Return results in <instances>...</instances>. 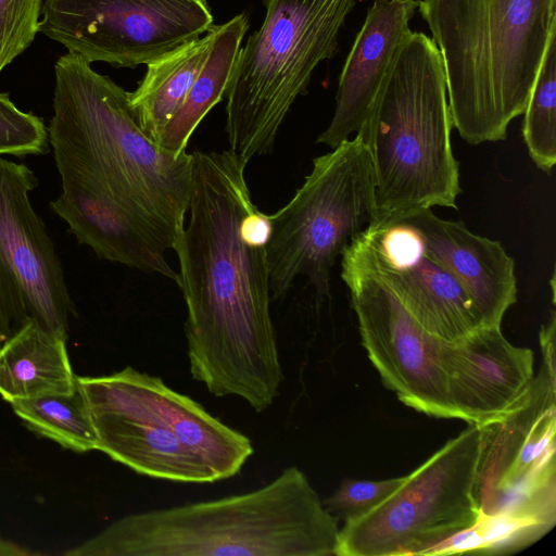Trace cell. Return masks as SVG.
I'll return each mask as SVG.
<instances>
[{"label": "cell", "instance_id": "obj_1", "mask_svg": "<svg viewBox=\"0 0 556 556\" xmlns=\"http://www.w3.org/2000/svg\"><path fill=\"white\" fill-rule=\"evenodd\" d=\"M248 163L231 150L192 153L189 217L174 250L191 377L261 413L285 376L269 309L270 222L252 201Z\"/></svg>", "mask_w": 556, "mask_h": 556}, {"label": "cell", "instance_id": "obj_2", "mask_svg": "<svg viewBox=\"0 0 556 556\" xmlns=\"http://www.w3.org/2000/svg\"><path fill=\"white\" fill-rule=\"evenodd\" d=\"M54 76L48 135L61 180L113 201L161 249L174 250L188 211L192 153L144 135L127 91L81 56L62 55Z\"/></svg>", "mask_w": 556, "mask_h": 556}, {"label": "cell", "instance_id": "obj_3", "mask_svg": "<svg viewBox=\"0 0 556 556\" xmlns=\"http://www.w3.org/2000/svg\"><path fill=\"white\" fill-rule=\"evenodd\" d=\"M337 518L307 476L283 469L253 491L128 514L65 556H336Z\"/></svg>", "mask_w": 556, "mask_h": 556}, {"label": "cell", "instance_id": "obj_4", "mask_svg": "<svg viewBox=\"0 0 556 556\" xmlns=\"http://www.w3.org/2000/svg\"><path fill=\"white\" fill-rule=\"evenodd\" d=\"M438 47L453 127L470 144L506 138L551 40L556 0H419Z\"/></svg>", "mask_w": 556, "mask_h": 556}, {"label": "cell", "instance_id": "obj_5", "mask_svg": "<svg viewBox=\"0 0 556 556\" xmlns=\"http://www.w3.org/2000/svg\"><path fill=\"white\" fill-rule=\"evenodd\" d=\"M440 51L424 33L400 46L361 130L372 165L376 220L456 208L459 166Z\"/></svg>", "mask_w": 556, "mask_h": 556}, {"label": "cell", "instance_id": "obj_6", "mask_svg": "<svg viewBox=\"0 0 556 556\" xmlns=\"http://www.w3.org/2000/svg\"><path fill=\"white\" fill-rule=\"evenodd\" d=\"M262 25L240 48L226 91L229 150L248 161L271 152L317 65L331 59L356 0H263Z\"/></svg>", "mask_w": 556, "mask_h": 556}, {"label": "cell", "instance_id": "obj_7", "mask_svg": "<svg viewBox=\"0 0 556 556\" xmlns=\"http://www.w3.org/2000/svg\"><path fill=\"white\" fill-rule=\"evenodd\" d=\"M268 217L271 300L285 298L301 275L318 300L329 295L338 256L376 220L372 165L362 136L314 159L292 199Z\"/></svg>", "mask_w": 556, "mask_h": 556}, {"label": "cell", "instance_id": "obj_8", "mask_svg": "<svg viewBox=\"0 0 556 556\" xmlns=\"http://www.w3.org/2000/svg\"><path fill=\"white\" fill-rule=\"evenodd\" d=\"M480 430L469 425L366 514L344 521L336 556H425L479 516Z\"/></svg>", "mask_w": 556, "mask_h": 556}, {"label": "cell", "instance_id": "obj_9", "mask_svg": "<svg viewBox=\"0 0 556 556\" xmlns=\"http://www.w3.org/2000/svg\"><path fill=\"white\" fill-rule=\"evenodd\" d=\"M479 513L556 525V372L545 365L497 419L479 427Z\"/></svg>", "mask_w": 556, "mask_h": 556}, {"label": "cell", "instance_id": "obj_10", "mask_svg": "<svg viewBox=\"0 0 556 556\" xmlns=\"http://www.w3.org/2000/svg\"><path fill=\"white\" fill-rule=\"evenodd\" d=\"M359 235L341 254V278L370 362L382 383L406 406L456 419L445 370L448 342L429 334L405 311L374 269Z\"/></svg>", "mask_w": 556, "mask_h": 556}, {"label": "cell", "instance_id": "obj_11", "mask_svg": "<svg viewBox=\"0 0 556 556\" xmlns=\"http://www.w3.org/2000/svg\"><path fill=\"white\" fill-rule=\"evenodd\" d=\"M39 31L87 62L135 68L205 34L206 0H43Z\"/></svg>", "mask_w": 556, "mask_h": 556}, {"label": "cell", "instance_id": "obj_12", "mask_svg": "<svg viewBox=\"0 0 556 556\" xmlns=\"http://www.w3.org/2000/svg\"><path fill=\"white\" fill-rule=\"evenodd\" d=\"M37 178L0 157V345L28 325L67 340L76 316L54 243L29 193Z\"/></svg>", "mask_w": 556, "mask_h": 556}, {"label": "cell", "instance_id": "obj_13", "mask_svg": "<svg viewBox=\"0 0 556 556\" xmlns=\"http://www.w3.org/2000/svg\"><path fill=\"white\" fill-rule=\"evenodd\" d=\"M359 238L376 273L429 334L456 343L482 328L467 291L425 253L413 227L396 220L372 224Z\"/></svg>", "mask_w": 556, "mask_h": 556}, {"label": "cell", "instance_id": "obj_14", "mask_svg": "<svg viewBox=\"0 0 556 556\" xmlns=\"http://www.w3.org/2000/svg\"><path fill=\"white\" fill-rule=\"evenodd\" d=\"M98 435V451L139 475L181 483H211V469L157 417L104 376H77Z\"/></svg>", "mask_w": 556, "mask_h": 556}, {"label": "cell", "instance_id": "obj_15", "mask_svg": "<svg viewBox=\"0 0 556 556\" xmlns=\"http://www.w3.org/2000/svg\"><path fill=\"white\" fill-rule=\"evenodd\" d=\"M533 363L532 350L511 344L501 327L448 342L445 370L456 419L478 427L497 419L529 389Z\"/></svg>", "mask_w": 556, "mask_h": 556}, {"label": "cell", "instance_id": "obj_16", "mask_svg": "<svg viewBox=\"0 0 556 556\" xmlns=\"http://www.w3.org/2000/svg\"><path fill=\"white\" fill-rule=\"evenodd\" d=\"M392 220L413 227L425 253L464 287L482 328L501 327L505 313L517 301V279L515 262L500 241L473 233L462 220L440 218L431 208L387 222Z\"/></svg>", "mask_w": 556, "mask_h": 556}, {"label": "cell", "instance_id": "obj_17", "mask_svg": "<svg viewBox=\"0 0 556 556\" xmlns=\"http://www.w3.org/2000/svg\"><path fill=\"white\" fill-rule=\"evenodd\" d=\"M419 0H374L339 77L336 108L316 142L331 149L357 134L394 56L412 33Z\"/></svg>", "mask_w": 556, "mask_h": 556}, {"label": "cell", "instance_id": "obj_18", "mask_svg": "<svg viewBox=\"0 0 556 556\" xmlns=\"http://www.w3.org/2000/svg\"><path fill=\"white\" fill-rule=\"evenodd\" d=\"M105 377L119 392L161 419L211 469L216 481L239 473L253 454L245 434L211 415L190 396L168 387L160 377L130 366Z\"/></svg>", "mask_w": 556, "mask_h": 556}, {"label": "cell", "instance_id": "obj_19", "mask_svg": "<svg viewBox=\"0 0 556 556\" xmlns=\"http://www.w3.org/2000/svg\"><path fill=\"white\" fill-rule=\"evenodd\" d=\"M61 182L62 192L50 207L80 244L91 248L100 258L160 274L178 285L179 275L167 262L166 251L125 210L74 181Z\"/></svg>", "mask_w": 556, "mask_h": 556}, {"label": "cell", "instance_id": "obj_20", "mask_svg": "<svg viewBox=\"0 0 556 556\" xmlns=\"http://www.w3.org/2000/svg\"><path fill=\"white\" fill-rule=\"evenodd\" d=\"M66 341L28 325L0 345V396L8 403L77 388Z\"/></svg>", "mask_w": 556, "mask_h": 556}, {"label": "cell", "instance_id": "obj_21", "mask_svg": "<svg viewBox=\"0 0 556 556\" xmlns=\"http://www.w3.org/2000/svg\"><path fill=\"white\" fill-rule=\"evenodd\" d=\"M211 27L203 37L147 64L146 75L137 89L127 92L128 108L135 121L144 135L156 143L161 131L185 101L210 54L213 42Z\"/></svg>", "mask_w": 556, "mask_h": 556}, {"label": "cell", "instance_id": "obj_22", "mask_svg": "<svg viewBox=\"0 0 556 556\" xmlns=\"http://www.w3.org/2000/svg\"><path fill=\"white\" fill-rule=\"evenodd\" d=\"M248 28L245 13L222 25H212L210 54L181 106L161 131L157 139L160 146L174 152L186 151L198 125L226 94Z\"/></svg>", "mask_w": 556, "mask_h": 556}, {"label": "cell", "instance_id": "obj_23", "mask_svg": "<svg viewBox=\"0 0 556 556\" xmlns=\"http://www.w3.org/2000/svg\"><path fill=\"white\" fill-rule=\"evenodd\" d=\"M11 406L33 432L76 453L98 451L97 431L79 384L70 394L16 401Z\"/></svg>", "mask_w": 556, "mask_h": 556}, {"label": "cell", "instance_id": "obj_24", "mask_svg": "<svg viewBox=\"0 0 556 556\" xmlns=\"http://www.w3.org/2000/svg\"><path fill=\"white\" fill-rule=\"evenodd\" d=\"M554 526L508 513L483 515L476 522L431 547L425 556L508 555L534 544Z\"/></svg>", "mask_w": 556, "mask_h": 556}, {"label": "cell", "instance_id": "obj_25", "mask_svg": "<svg viewBox=\"0 0 556 556\" xmlns=\"http://www.w3.org/2000/svg\"><path fill=\"white\" fill-rule=\"evenodd\" d=\"M522 114L528 153L536 167L549 173L556 163V37L548 45Z\"/></svg>", "mask_w": 556, "mask_h": 556}, {"label": "cell", "instance_id": "obj_26", "mask_svg": "<svg viewBox=\"0 0 556 556\" xmlns=\"http://www.w3.org/2000/svg\"><path fill=\"white\" fill-rule=\"evenodd\" d=\"M48 138V128L38 116L21 111L7 93H0V155L46 153Z\"/></svg>", "mask_w": 556, "mask_h": 556}, {"label": "cell", "instance_id": "obj_27", "mask_svg": "<svg viewBox=\"0 0 556 556\" xmlns=\"http://www.w3.org/2000/svg\"><path fill=\"white\" fill-rule=\"evenodd\" d=\"M42 3L43 0H0V72L34 41Z\"/></svg>", "mask_w": 556, "mask_h": 556}, {"label": "cell", "instance_id": "obj_28", "mask_svg": "<svg viewBox=\"0 0 556 556\" xmlns=\"http://www.w3.org/2000/svg\"><path fill=\"white\" fill-rule=\"evenodd\" d=\"M403 479L404 476L383 480L346 479L323 503L337 519L351 520L379 505Z\"/></svg>", "mask_w": 556, "mask_h": 556}, {"label": "cell", "instance_id": "obj_29", "mask_svg": "<svg viewBox=\"0 0 556 556\" xmlns=\"http://www.w3.org/2000/svg\"><path fill=\"white\" fill-rule=\"evenodd\" d=\"M555 332L556 315L552 312L549 320L541 327L540 345L543 355V365L551 371H555Z\"/></svg>", "mask_w": 556, "mask_h": 556}, {"label": "cell", "instance_id": "obj_30", "mask_svg": "<svg viewBox=\"0 0 556 556\" xmlns=\"http://www.w3.org/2000/svg\"><path fill=\"white\" fill-rule=\"evenodd\" d=\"M33 553L0 535V556H27Z\"/></svg>", "mask_w": 556, "mask_h": 556}]
</instances>
